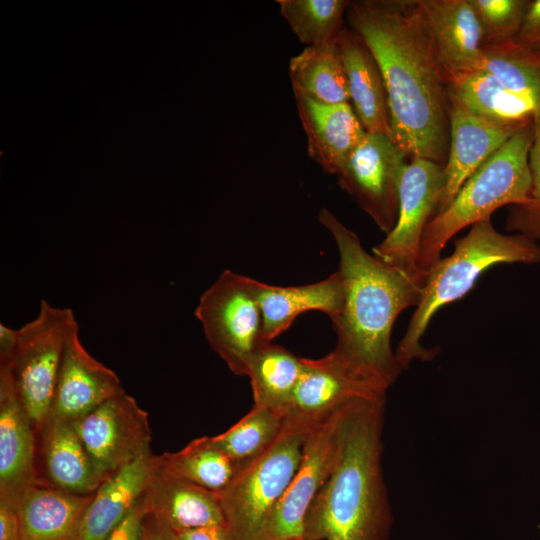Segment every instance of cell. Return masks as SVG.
I'll return each mask as SVG.
<instances>
[{"label":"cell","instance_id":"37","mask_svg":"<svg viewBox=\"0 0 540 540\" xmlns=\"http://www.w3.org/2000/svg\"><path fill=\"white\" fill-rule=\"evenodd\" d=\"M0 540H20L17 509L6 502H0Z\"/></svg>","mask_w":540,"mask_h":540},{"label":"cell","instance_id":"26","mask_svg":"<svg viewBox=\"0 0 540 540\" xmlns=\"http://www.w3.org/2000/svg\"><path fill=\"white\" fill-rule=\"evenodd\" d=\"M289 77L293 92L324 103L350 102L338 37L326 43L306 46L292 57Z\"/></svg>","mask_w":540,"mask_h":540},{"label":"cell","instance_id":"29","mask_svg":"<svg viewBox=\"0 0 540 540\" xmlns=\"http://www.w3.org/2000/svg\"><path fill=\"white\" fill-rule=\"evenodd\" d=\"M508 90L540 105V53L509 41L482 48L479 68Z\"/></svg>","mask_w":540,"mask_h":540},{"label":"cell","instance_id":"6","mask_svg":"<svg viewBox=\"0 0 540 540\" xmlns=\"http://www.w3.org/2000/svg\"><path fill=\"white\" fill-rule=\"evenodd\" d=\"M310 430L285 417L271 446L239 469L219 493L225 524L233 540H262L269 518L298 469Z\"/></svg>","mask_w":540,"mask_h":540},{"label":"cell","instance_id":"10","mask_svg":"<svg viewBox=\"0 0 540 540\" xmlns=\"http://www.w3.org/2000/svg\"><path fill=\"white\" fill-rule=\"evenodd\" d=\"M444 187L443 165L424 158L410 159L400 180L397 222L373 247V255L409 273L425 272L418 266L421 240L437 214Z\"/></svg>","mask_w":540,"mask_h":540},{"label":"cell","instance_id":"23","mask_svg":"<svg viewBox=\"0 0 540 540\" xmlns=\"http://www.w3.org/2000/svg\"><path fill=\"white\" fill-rule=\"evenodd\" d=\"M92 495H78L38 480L15 505L20 540H77Z\"/></svg>","mask_w":540,"mask_h":540},{"label":"cell","instance_id":"34","mask_svg":"<svg viewBox=\"0 0 540 540\" xmlns=\"http://www.w3.org/2000/svg\"><path fill=\"white\" fill-rule=\"evenodd\" d=\"M148 514V508L142 497L132 512L105 540H140L143 523Z\"/></svg>","mask_w":540,"mask_h":540},{"label":"cell","instance_id":"11","mask_svg":"<svg viewBox=\"0 0 540 540\" xmlns=\"http://www.w3.org/2000/svg\"><path fill=\"white\" fill-rule=\"evenodd\" d=\"M389 386L334 350L318 359L302 357V371L285 417L308 429L364 399L386 396Z\"/></svg>","mask_w":540,"mask_h":540},{"label":"cell","instance_id":"36","mask_svg":"<svg viewBox=\"0 0 540 540\" xmlns=\"http://www.w3.org/2000/svg\"><path fill=\"white\" fill-rule=\"evenodd\" d=\"M177 540H233L226 524H217L175 533Z\"/></svg>","mask_w":540,"mask_h":540},{"label":"cell","instance_id":"1","mask_svg":"<svg viewBox=\"0 0 540 540\" xmlns=\"http://www.w3.org/2000/svg\"><path fill=\"white\" fill-rule=\"evenodd\" d=\"M346 16L383 74L392 140L408 160L424 158L444 166L450 141L447 81L415 0L350 1Z\"/></svg>","mask_w":540,"mask_h":540},{"label":"cell","instance_id":"27","mask_svg":"<svg viewBox=\"0 0 540 540\" xmlns=\"http://www.w3.org/2000/svg\"><path fill=\"white\" fill-rule=\"evenodd\" d=\"M302 371V357L288 349L263 342L248 368L254 405L286 415Z\"/></svg>","mask_w":540,"mask_h":540},{"label":"cell","instance_id":"7","mask_svg":"<svg viewBox=\"0 0 540 540\" xmlns=\"http://www.w3.org/2000/svg\"><path fill=\"white\" fill-rule=\"evenodd\" d=\"M260 281L224 270L199 298L195 316L213 351L237 376H247L263 343Z\"/></svg>","mask_w":540,"mask_h":540},{"label":"cell","instance_id":"22","mask_svg":"<svg viewBox=\"0 0 540 540\" xmlns=\"http://www.w3.org/2000/svg\"><path fill=\"white\" fill-rule=\"evenodd\" d=\"M154 455L148 452L105 479L87 506L77 540H105L143 497Z\"/></svg>","mask_w":540,"mask_h":540},{"label":"cell","instance_id":"4","mask_svg":"<svg viewBox=\"0 0 540 540\" xmlns=\"http://www.w3.org/2000/svg\"><path fill=\"white\" fill-rule=\"evenodd\" d=\"M512 263H540V245L521 234L500 233L491 217L473 224L457 238L454 251L427 270L421 299L395 350L401 368L406 369L413 360H431L438 353L421 343L437 311L464 297L491 267Z\"/></svg>","mask_w":540,"mask_h":540},{"label":"cell","instance_id":"39","mask_svg":"<svg viewBox=\"0 0 540 540\" xmlns=\"http://www.w3.org/2000/svg\"><path fill=\"white\" fill-rule=\"evenodd\" d=\"M140 540H177V538L173 531L148 514L143 523Z\"/></svg>","mask_w":540,"mask_h":540},{"label":"cell","instance_id":"14","mask_svg":"<svg viewBox=\"0 0 540 540\" xmlns=\"http://www.w3.org/2000/svg\"><path fill=\"white\" fill-rule=\"evenodd\" d=\"M417 11L446 81L477 70L483 35L469 0H415Z\"/></svg>","mask_w":540,"mask_h":540},{"label":"cell","instance_id":"16","mask_svg":"<svg viewBox=\"0 0 540 540\" xmlns=\"http://www.w3.org/2000/svg\"><path fill=\"white\" fill-rule=\"evenodd\" d=\"M123 392L117 374L85 349L76 323L65 341L51 414L73 422Z\"/></svg>","mask_w":540,"mask_h":540},{"label":"cell","instance_id":"19","mask_svg":"<svg viewBox=\"0 0 540 540\" xmlns=\"http://www.w3.org/2000/svg\"><path fill=\"white\" fill-rule=\"evenodd\" d=\"M143 498L149 514L174 533L225 524L219 494L166 472L155 455Z\"/></svg>","mask_w":540,"mask_h":540},{"label":"cell","instance_id":"24","mask_svg":"<svg viewBox=\"0 0 540 540\" xmlns=\"http://www.w3.org/2000/svg\"><path fill=\"white\" fill-rule=\"evenodd\" d=\"M45 482L78 495H92L103 482L71 422L52 414L40 431Z\"/></svg>","mask_w":540,"mask_h":540},{"label":"cell","instance_id":"12","mask_svg":"<svg viewBox=\"0 0 540 540\" xmlns=\"http://www.w3.org/2000/svg\"><path fill=\"white\" fill-rule=\"evenodd\" d=\"M102 481L151 452L148 413L126 392L71 422Z\"/></svg>","mask_w":540,"mask_h":540},{"label":"cell","instance_id":"28","mask_svg":"<svg viewBox=\"0 0 540 540\" xmlns=\"http://www.w3.org/2000/svg\"><path fill=\"white\" fill-rule=\"evenodd\" d=\"M155 461L166 472L217 494L239 471L208 436L192 440L179 451L155 455Z\"/></svg>","mask_w":540,"mask_h":540},{"label":"cell","instance_id":"33","mask_svg":"<svg viewBox=\"0 0 540 540\" xmlns=\"http://www.w3.org/2000/svg\"><path fill=\"white\" fill-rule=\"evenodd\" d=\"M531 188L526 200L508 206L505 227L540 243V110L534 117V137L529 153Z\"/></svg>","mask_w":540,"mask_h":540},{"label":"cell","instance_id":"18","mask_svg":"<svg viewBox=\"0 0 540 540\" xmlns=\"http://www.w3.org/2000/svg\"><path fill=\"white\" fill-rule=\"evenodd\" d=\"M309 156L336 175L366 134L350 102L324 103L293 92Z\"/></svg>","mask_w":540,"mask_h":540},{"label":"cell","instance_id":"40","mask_svg":"<svg viewBox=\"0 0 540 540\" xmlns=\"http://www.w3.org/2000/svg\"><path fill=\"white\" fill-rule=\"evenodd\" d=\"M302 540H304V539H302Z\"/></svg>","mask_w":540,"mask_h":540},{"label":"cell","instance_id":"31","mask_svg":"<svg viewBox=\"0 0 540 540\" xmlns=\"http://www.w3.org/2000/svg\"><path fill=\"white\" fill-rule=\"evenodd\" d=\"M349 3L347 0H277L280 14L306 46L335 40L344 27Z\"/></svg>","mask_w":540,"mask_h":540},{"label":"cell","instance_id":"9","mask_svg":"<svg viewBox=\"0 0 540 540\" xmlns=\"http://www.w3.org/2000/svg\"><path fill=\"white\" fill-rule=\"evenodd\" d=\"M407 162L390 136L366 132L335 175L341 189L385 234L397 222L399 186Z\"/></svg>","mask_w":540,"mask_h":540},{"label":"cell","instance_id":"38","mask_svg":"<svg viewBox=\"0 0 540 540\" xmlns=\"http://www.w3.org/2000/svg\"><path fill=\"white\" fill-rule=\"evenodd\" d=\"M18 341V329L0 324V366H8Z\"/></svg>","mask_w":540,"mask_h":540},{"label":"cell","instance_id":"21","mask_svg":"<svg viewBox=\"0 0 540 540\" xmlns=\"http://www.w3.org/2000/svg\"><path fill=\"white\" fill-rule=\"evenodd\" d=\"M262 341L272 342L307 311H320L333 323L341 314L344 287L339 271L318 282L298 286L260 283Z\"/></svg>","mask_w":540,"mask_h":540},{"label":"cell","instance_id":"35","mask_svg":"<svg viewBox=\"0 0 540 540\" xmlns=\"http://www.w3.org/2000/svg\"><path fill=\"white\" fill-rule=\"evenodd\" d=\"M515 41L540 53V0H531Z\"/></svg>","mask_w":540,"mask_h":540},{"label":"cell","instance_id":"2","mask_svg":"<svg viewBox=\"0 0 540 540\" xmlns=\"http://www.w3.org/2000/svg\"><path fill=\"white\" fill-rule=\"evenodd\" d=\"M318 220L336 243L344 287L343 309L332 323L337 336L334 351L390 387L403 370L391 347L392 329L405 309L419 304L427 271L409 273L368 253L358 236L327 208Z\"/></svg>","mask_w":540,"mask_h":540},{"label":"cell","instance_id":"30","mask_svg":"<svg viewBox=\"0 0 540 540\" xmlns=\"http://www.w3.org/2000/svg\"><path fill=\"white\" fill-rule=\"evenodd\" d=\"M284 419L285 415L276 410L253 405L236 424L211 439L241 469L271 446L283 428Z\"/></svg>","mask_w":540,"mask_h":540},{"label":"cell","instance_id":"8","mask_svg":"<svg viewBox=\"0 0 540 540\" xmlns=\"http://www.w3.org/2000/svg\"><path fill=\"white\" fill-rule=\"evenodd\" d=\"M77 323L73 311L46 300L36 318L18 329L17 346L7 367L36 434L51 407L66 338Z\"/></svg>","mask_w":540,"mask_h":540},{"label":"cell","instance_id":"15","mask_svg":"<svg viewBox=\"0 0 540 540\" xmlns=\"http://www.w3.org/2000/svg\"><path fill=\"white\" fill-rule=\"evenodd\" d=\"M36 435L9 369L0 366V502L15 506L40 480Z\"/></svg>","mask_w":540,"mask_h":540},{"label":"cell","instance_id":"13","mask_svg":"<svg viewBox=\"0 0 540 540\" xmlns=\"http://www.w3.org/2000/svg\"><path fill=\"white\" fill-rule=\"evenodd\" d=\"M346 408L314 426L307 434L298 469L269 518L262 540L304 538L308 510L336 460L340 426Z\"/></svg>","mask_w":540,"mask_h":540},{"label":"cell","instance_id":"32","mask_svg":"<svg viewBox=\"0 0 540 540\" xmlns=\"http://www.w3.org/2000/svg\"><path fill=\"white\" fill-rule=\"evenodd\" d=\"M479 21L483 46L514 41L531 0H469Z\"/></svg>","mask_w":540,"mask_h":540},{"label":"cell","instance_id":"25","mask_svg":"<svg viewBox=\"0 0 540 540\" xmlns=\"http://www.w3.org/2000/svg\"><path fill=\"white\" fill-rule=\"evenodd\" d=\"M447 92L450 105L493 122L526 124L532 122L540 110L538 103L508 90L481 70L450 78Z\"/></svg>","mask_w":540,"mask_h":540},{"label":"cell","instance_id":"17","mask_svg":"<svg viewBox=\"0 0 540 540\" xmlns=\"http://www.w3.org/2000/svg\"><path fill=\"white\" fill-rule=\"evenodd\" d=\"M529 123L493 122L459 106L450 105V141L444 165L445 187L437 214L450 204L465 181L485 161Z\"/></svg>","mask_w":540,"mask_h":540},{"label":"cell","instance_id":"20","mask_svg":"<svg viewBox=\"0 0 540 540\" xmlns=\"http://www.w3.org/2000/svg\"><path fill=\"white\" fill-rule=\"evenodd\" d=\"M351 105L367 133L391 137V115L383 74L371 50L355 31L338 35Z\"/></svg>","mask_w":540,"mask_h":540},{"label":"cell","instance_id":"5","mask_svg":"<svg viewBox=\"0 0 540 540\" xmlns=\"http://www.w3.org/2000/svg\"><path fill=\"white\" fill-rule=\"evenodd\" d=\"M534 121L515 133L462 185L450 204L426 226L418 266L427 271L441 258L449 240L462 229L491 217L503 206L526 200L531 188L529 153Z\"/></svg>","mask_w":540,"mask_h":540},{"label":"cell","instance_id":"3","mask_svg":"<svg viewBox=\"0 0 540 540\" xmlns=\"http://www.w3.org/2000/svg\"><path fill=\"white\" fill-rule=\"evenodd\" d=\"M386 396L364 399L343 412L334 466L313 500L304 540H387L391 505L384 480Z\"/></svg>","mask_w":540,"mask_h":540}]
</instances>
